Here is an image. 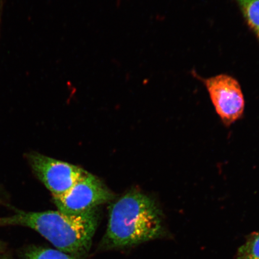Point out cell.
<instances>
[{
    "label": "cell",
    "mask_w": 259,
    "mask_h": 259,
    "mask_svg": "<svg viewBox=\"0 0 259 259\" xmlns=\"http://www.w3.org/2000/svg\"><path fill=\"white\" fill-rule=\"evenodd\" d=\"M99 219L97 209L79 214L60 210H16L11 216L0 218V226L27 227L44 236L57 250L69 254L82 255L90 250Z\"/></svg>",
    "instance_id": "6da1fadb"
},
{
    "label": "cell",
    "mask_w": 259,
    "mask_h": 259,
    "mask_svg": "<svg viewBox=\"0 0 259 259\" xmlns=\"http://www.w3.org/2000/svg\"><path fill=\"white\" fill-rule=\"evenodd\" d=\"M162 231L160 211L154 202L133 190L112 205L103 245L108 248L132 247L159 237Z\"/></svg>",
    "instance_id": "7a4b0ae2"
},
{
    "label": "cell",
    "mask_w": 259,
    "mask_h": 259,
    "mask_svg": "<svg viewBox=\"0 0 259 259\" xmlns=\"http://www.w3.org/2000/svg\"><path fill=\"white\" fill-rule=\"evenodd\" d=\"M27 159L35 176L53 197L63 195L88 174L81 167L39 153H29Z\"/></svg>",
    "instance_id": "3957f363"
},
{
    "label": "cell",
    "mask_w": 259,
    "mask_h": 259,
    "mask_svg": "<svg viewBox=\"0 0 259 259\" xmlns=\"http://www.w3.org/2000/svg\"><path fill=\"white\" fill-rule=\"evenodd\" d=\"M113 198V194L104 184L89 172L63 195L53 197L58 210L69 214H79L97 209Z\"/></svg>",
    "instance_id": "277c9868"
},
{
    "label": "cell",
    "mask_w": 259,
    "mask_h": 259,
    "mask_svg": "<svg viewBox=\"0 0 259 259\" xmlns=\"http://www.w3.org/2000/svg\"><path fill=\"white\" fill-rule=\"evenodd\" d=\"M203 82L217 113L225 124L231 125L241 118L245 100L237 80L227 74H219L203 80Z\"/></svg>",
    "instance_id": "5b68a950"
},
{
    "label": "cell",
    "mask_w": 259,
    "mask_h": 259,
    "mask_svg": "<svg viewBox=\"0 0 259 259\" xmlns=\"http://www.w3.org/2000/svg\"><path fill=\"white\" fill-rule=\"evenodd\" d=\"M249 27L259 40V0H236Z\"/></svg>",
    "instance_id": "8992f818"
},
{
    "label": "cell",
    "mask_w": 259,
    "mask_h": 259,
    "mask_svg": "<svg viewBox=\"0 0 259 259\" xmlns=\"http://www.w3.org/2000/svg\"><path fill=\"white\" fill-rule=\"evenodd\" d=\"M25 259H76L72 255L51 248L33 247L25 254Z\"/></svg>",
    "instance_id": "52a82bcc"
},
{
    "label": "cell",
    "mask_w": 259,
    "mask_h": 259,
    "mask_svg": "<svg viewBox=\"0 0 259 259\" xmlns=\"http://www.w3.org/2000/svg\"><path fill=\"white\" fill-rule=\"evenodd\" d=\"M241 256V259H259V233L244 246Z\"/></svg>",
    "instance_id": "ba28073f"
},
{
    "label": "cell",
    "mask_w": 259,
    "mask_h": 259,
    "mask_svg": "<svg viewBox=\"0 0 259 259\" xmlns=\"http://www.w3.org/2000/svg\"><path fill=\"white\" fill-rule=\"evenodd\" d=\"M4 247L5 244H3V242L0 241V252H2L3 251V249H4Z\"/></svg>",
    "instance_id": "9c48e42d"
},
{
    "label": "cell",
    "mask_w": 259,
    "mask_h": 259,
    "mask_svg": "<svg viewBox=\"0 0 259 259\" xmlns=\"http://www.w3.org/2000/svg\"><path fill=\"white\" fill-rule=\"evenodd\" d=\"M0 259H10L8 256H6V255H2V256H0Z\"/></svg>",
    "instance_id": "30bf717a"
}]
</instances>
